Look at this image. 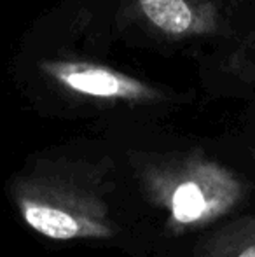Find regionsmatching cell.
<instances>
[{
    "instance_id": "cell-5",
    "label": "cell",
    "mask_w": 255,
    "mask_h": 257,
    "mask_svg": "<svg viewBox=\"0 0 255 257\" xmlns=\"http://www.w3.org/2000/svg\"><path fill=\"white\" fill-rule=\"evenodd\" d=\"M189 257H255V212L238 213L199 233Z\"/></svg>"
},
{
    "instance_id": "cell-1",
    "label": "cell",
    "mask_w": 255,
    "mask_h": 257,
    "mask_svg": "<svg viewBox=\"0 0 255 257\" xmlns=\"http://www.w3.org/2000/svg\"><path fill=\"white\" fill-rule=\"evenodd\" d=\"M131 189L110 158L37 156L14 173L7 193L21 220L42 238L117 243L131 233Z\"/></svg>"
},
{
    "instance_id": "cell-7",
    "label": "cell",
    "mask_w": 255,
    "mask_h": 257,
    "mask_svg": "<svg viewBox=\"0 0 255 257\" xmlns=\"http://www.w3.org/2000/svg\"><path fill=\"white\" fill-rule=\"evenodd\" d=\"M252 156H253V159H255V146L252 147Z\"/></svg>"
},
{
    "instance_id": "cell-6",
    "label": "cell",
    "mask_w": 255,
    "mask_h": 257,
    "mask_svg": "<svg viewBox=\"0 0 255 257\" xmlns=\"http://www.w3.org/2000/svg\"><path fill=\"white\" fill-rule=\"evenodd\" d=\"M225 70L239 81L255 84V34H250L227 56Z\"/></svg>"
},
{
    "instance_id": "cell-4",
    "label": "cell",
    "mask_w": 255,
    "mask_h": 257,
    "mask_svg": "<svg viewBox=\"0 0 255 257\" xmlns=\"http://www.w3.org/2000/svg\"><path fill=\"white\" fill-rule=\"evenodd\" d=\"M135 7L150 28L171 41L213 37L227 27L217 0H135Z\"/></svg>"
},
{
    "instance_id": "cell-2",
    "label": "cell",
    "mask_w": 255,
    "mask_h": 257,
    "mask_svg": "<svg viewBox=\"0 0 255 257\" xmlns=\"http://www.w3.org/2000/svg\"><path fill=\"white\" fill-rule=\"evenodd\" d=\"M128 168L142 205L157 213L170 238L203 233L238 215L252 194L241 173L199 147L131 153Z\"/></svg>"
},
{
    "instance_id": "cell-3",
    "label": "cell",
    "mask_w": 255,
    "mask_h": 257,
    "mask_svg": "<svg viewBox=\"0 0 255 257\" xmlns=\"http://www.w3.org/2000/svg\"><path fill=\"white\" fill-rule=\"evenodd\" d=\"M39 72L62 91L89 102L156 105L168 98L163 89L150 82L93 61L46 58L39 61Z\"/></svg>"
}]
</instances>
